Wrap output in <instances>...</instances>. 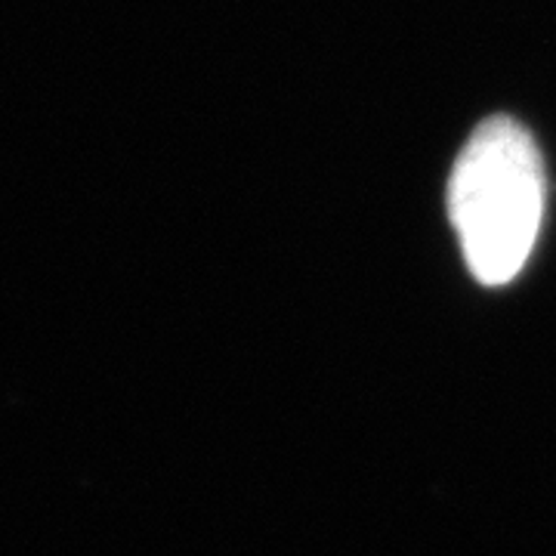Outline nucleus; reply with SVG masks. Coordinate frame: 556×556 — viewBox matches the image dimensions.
I'll list each match as a JSON object with an SVG mask.
<instances>
[{"mask_svg": "<svg viewBox=\"0 0 556 556\" xmlns=\"http://www.w3.org/2000/svg\"><path fill=\"white\" fill-rule=\"evenodd\" d=\"M544 164L532 134L507 115L482 121L448 182V211L470 273L507 285L532 257L544 219Z\"/></svg>", "mask_w": 556, "mask_h": 556, "instance_id": "1", "label": "nucleus"}]
</instances>
